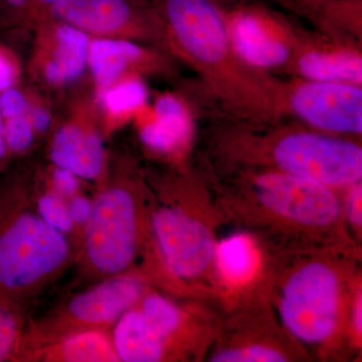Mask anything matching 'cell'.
<instances>
[{
    "label": "cell",
    "instance_id": "cell-17",
    "mask_svg": "<svg viewBox=\"0 0 362 362\" xmlns=\"http://www.w3.org/2000/svg\"><path fill=\"white\" fill-rule=\"evenodd\" d=\"M233 47L240 58L256 66H274L284 63L288 49L267 32L261 21L252 16H238L232 25Z\"/></svg>",
    "mask_w": 362,
    "mask_h": 362
},
{
    "label": "cell",
    "instance_id": "cell-1",
    "mask_svg": "<svg viewBox=\"0 0 362 362\" xmlns=\"http://www.w3.org/2000/svg\"><path fill=\"white\" fill-rule=\"evenodd\" d=\"M76 255L68 235L40 216L25 188L0 185V301L26 312Z\"/></svg>",
    "mask_w": 362,
    "mask_h": 362
},
{
    "label": "cell",
    "instance_id": "cell-22",
    "mask_svg": "<svg viewBox=\"0 0 362 362\" xmlns=\"http://www.w3.org/2000/svg\"><path fill=\"white\" fill-rule=\"evenodd\" d=\"M26 320V312L0 301V362H14Z\"/></svg>",
    "mask_w": 362,
    "mask_h": 362
},
{
    "label": "cell",
    "instance_id": "cell-26",
    "mask_svg": "<svg viewBox=\"0 0 362 362\" xmlns=\"http://www.w3.org/2000/svg\"><path fill=\"white\" fill-rule=\"evenodd\" d=\"M30 105L21 90L9 88L0 93V115L7 119L30 113Z\"/></svg>",
    "mask_w": 362,
    "mask_h": 362
},
{
    "label": "cell",
    "instance_id": "cell-10",
    "mask_svg": "<svg viewBox=\"0 0 362 362\" xmlns=\"http://www.w3.org/2000/svg\"><path fill=\"white\" fill-rule=\"evenodd\" d=\"M49 158L81 180H98L105 169V149L99 133L82 123H66L54 135Z\"/></svg>",
    "mask_w": 362,
    "mask_h": 362
},
{
    "label": "cell",
    "instance_id": "cell-16",
    "mask_svg": "<svg viewBox=\"0 0 362 362\" xmlns=\"http://www.w3.org/2000/svg\"><path fill=\"white\" fill-rule=\"evenodd\" d=\"M142 49L129 40L101 37L90 40L88 66L98 89L120 80L131 66L142 58Z\"/></svg>",
    "mask_w": 362,
    "mask_h": 362
},
{
    "label": "cell",
    "instance_id": "cell-27",
    "mask_svg": "<svg viewBox=\"0 0 362 362\" xmlns=\"http://www.w3.org/2000/svg\"><path fill=\"white\" fill-rule=\"evenodd\" d=\"M80 180L77 175L68 169L56 166L52 175V188L49 190L65 199H71L74 195L78 194Z\"/></svg>",
    "mask_w": 362,
    "mask_h": 362
},
{
    "label": "cell",
    "instance_id": "cell-3",
    "mask_svg": "<svg viewBox=\"0 0 362 362\" xmlns=\"http://www.w3.org/2000/svg\"><path fill=\"white\" fill-rule=\"evenodd\" d=\"M146 292L144 280L137 273L93 283L45 315L35 320L28 318L14 362H23L33 350L77 331L112 330Z\"/></svg>",
    "mask_w": 362,
    "mask_h": 362
},
{
    "label": "cell",
    "instance_id": "cell-25",
    "mask_svg": "<svg viewBox=\"0 0 362 362\" xmlns=\"http://www.w3.org/2000/svg\"><path fill=\"white\" fill-rule=\"evenodd\" d=\"M4 130L9 153H25L33 146L35 131L30 113L4 119Z\"/></svg>",
    "mask_w": 362,
    "mask_h": 362
},
{
    "label": "cell",
    "instance_id": "cell-9",
    "mask_svg": "<svg viewBox=\"0 0 362 362\" xmlns=\"http://www.w3.org/2000/svg\"><path fill=\"white\" fill-rule=\"evenodd\" d=\"M165 11L178 42L194 58L206 63L223 59L226 30L209 0H166Z\"/></svg>",
    "mask_w": 362,
    "mask_h": 362
},
{
    "label": "cell",
    "instance_id": "cell-23",
    "mask_svg": "<svg viewBox=\"0 0 362 362\" xmlns=\"http://www.w3.org/2000/svg\"><path fill=\"white\" fill-rule=\"evenodd\" d=\"M35 204L40 216L59 232L68 235L77 230L71 220L68 202L64 197L49 190L40 194Z\"/></svg>",
    "mask_w": 362,
    "mask_h": 362
},
{
    "label": "cell",
    "instance_id": "cell-8",
    "mask_svg": "<svg viewBox=\"0 0 362 362\" xmlns=\"http://www.w3.org/2000/svg\"><path fill=\"white\" fill-rule=\"evenodd\" d=\"M292 105L298 115L321 129L361 132L362 92L356 86L309 83L294 93Z\"/></svg>",
    "mask_w": 362,
    "mask_h": 362
},
{
    "label": "cell",
    "instance_id": "cell-4",
    "mask_svg": "<svg viewBox=\"0 0 362 362\" xmlns=\"http://www.w3.org/2000/svg\"><path fill=\"white\" fill-rule=\"evenodd\" d=\"M340 285L337 273L322 263L295 272L280 300L281 319L297 339L321 343L332 337L339 319Z\"/></svg>",
    "mask_w": 362,
    "mask_h": 362
},
{
    "label": "cell",
    "instance_id": "cell-35",
    "mask_svg": "<svg viewBox=\"0 0 362 362\" xmlns=\"http://www.w3.org/2000/svg\"><path fill=\"white\" fill-rule=\"evenodd\" d=\"M30 1L37 2V4H42V6H47L49 8V7L54 6L59 0H30Z\"/></svg>",
    "mask_w": 362,
    "mask_h": 362
},
{
    "label": "cell",
    "instance_id": "cell-31",
    "mask_svg": "<svg viewBox=\"0 0 362 362\" xmlns=\"http://www.w3.org/2000/svg\"><path fill=\"white\" fill-rule=\"evenodd\" d=\"M30 119L35 133H42L49 130L52 124V116L45 109L40 107L30 109Z\"/></svg>",
    "mask_w": 362,
    "mask_h": 362
},
{
    "label": "cell",
    "instance_id": "cell-5",
    "mask_svg": "<svg viewBox=\"0 0 362 362\" xmlns=\"http://www.w3.org/2000/svg\"><path fill=\"white\" fill-rule=\"evenodd\" d=\"M274 154L285 173L325 187H345L361 180L362 150L344 140L299 133L281 140Z\"/></svg>",
    "mask_w": 362,
    "mask_h": 362
},
{
    "label": "cell",
    "instance_id": "cell-13",
    "mask_svg": "<svg viewBox=\"0 0 362 362\" xmlns=\"http://www.w3.org/2000/svg\"><path fill=\"white\" fill-rule=\"evenodd\" d=\"M119 362L111 330L77 331L26 354L23 362Z\"/></svg>",
    "mask_w": 362,
    "mask_h": 362
},
{
    "label": "cell",
    "instance_id": "cell-19",
    "mask_svg": "<svg viewBox=\"0 0 362 362\" xmlns=\"http://www.w3.org/2000/svg\"><path fill=\"white\" fill-rule=\"evenodd\" d=\"M136 306L164 343L168 354H170L173 342L180 334L185 322L182 310L175 302L152 292L145 293Z\"/></svg>",
    "mask_w": 362,
    "mask_h": 362
},
{
    "label": "cell",
    "instance_id": "cell-30",
    "mask_svg": "<svg viewBox=\"0 0 362 362\" xmlns=\"http://www.w3.org/2000/svg\"><path fill=\"white\" fill-rule=\"evenodd\" d=\"M347 214L354 226H361V185H356L349 195Z\"/></svg>",
    "mask_w": 362,
    "mask_h": 362
},
{
    "label": "cell",
    "instance_id": "cell-6",
    "mask_svg": "<svg viewBox=\"0 0 362 362\" xmlns=\"http://www.w3.org/2000/svg\"><path fill=\"white\" fill-rule=\"evenodd\" d=\"M150 223L164 268L173 277H199L214 259L216 245L211 232L182 207H158L150 216Z\"/></svg>",
    "mask_w": 362,
    "mask_h": 362
},
{
    "label": "cell",
    "instance_id": "cell-34",
    "mask_svg": "<svg viewBox=\"0 0 362 362\" xmlns=\"http://www.w3.org/2000/svg\"><path fill=\"white\" fill-rule=\"evenodd\" d=\"M7 4H11L13 7H23L26 6L30 0H6Z\"/></svg>",
    "mask_w": 362,
    "mask_h": 362
},
{
    "label": "cell",
    "instance_id": "cell-28",
    "mask_svg": "<svg viewBox=\"0 0 362 362\" xmlns=\"http://www.w3.org/2000/svg\"><path fill=\"white\" fill-rule=\"evenodd\" d=\"M69 211H70L71 220L75 223L76 228L80 226L84 228L90 213V207H92V202L86 199L85 197L76 194L71 197L70 202H68Z\"/></svg>",
    "mask_w": 362,
    "mask_h": 362
},
{
    "label": "cell",
    "instance_id": "cell-33",
    "mask_svg": "<svg viewBox=\"0 0 362 362\" xmlns=\"http://www.w3.org/2000/svg\"><path fill=\"white\" fill-rule=\"evenodd\" d=\"M361 295H359L358 299H357L356 306H354V327H356V330L357 332H359V334L361 333V326H362V308H361Z\"/></svg>",
    "mask_w": 362,
    "mask_h": 362
},
{
    "label": "cell",
    "instance_id": "cell-24",
    "mask_svg": "<svg viewBox=\"0 0 362 362\" xmlns=\"http://www.w3.org/2000/svg\"><path fill=\"white\" fill-rule=\"evenodd\" d=\"M214 362H282L284 354L266 345L252 344L221 350L211 356Z\"/></svg>",
    "mask_w": 362,
    "mask_h": 362
},
{
    "label": "cell",
    "instance_id": "cell-29",
    "mask_svg": "<svg viewBox=\"0 0 362 362\" xmlns=\"http://www.w3.org/2000/svg\"><path fill=\"white\" fill-rule=\"evenodd\" d=\"M18 77V68L8 52L0 49V93L13 88Z\"/></svg>",
    "mask_w": 362,
    "mask_h": 362
},
{
    "label": "cell",
    "instance_id": "cell-2",
    "mask_svg": "<svg viewBox=\"0 0 362 362\" xmlns=\"http://www.w3.org/2000/svg\"><path fill=\"white\" fill-rule=\"evenodd\" d=\"M147 221L134 187L114 181L102 188L78 240L76 262L81 278L93 284L134 273Z\"/></svg>",
    "mask_w": 362,
    "mask_h": 362
},
{
    "label": "cell",
    "instance_id": "cell-12",
    "mask_svg": "<svg viewBox=\"0 0 362 362\" xmlns=\"http://www.w3.org/2000/svg\"><path fill=\"white\" fill-rule=\"evenodd\" d=\"M90 42L88 33L59 21L52 30L42 64L45 80L54 86L78 80L88 66Z\"/></svg>",
    "mask_w": 362,
    "mask_h": 362
},
{
    "label": "cell",
    "instance_id": "cell-11",
    "mask_svg": "<svg viewBox=\"0 0 362 362\" xmlns=\"http://www.w3.org/2000/svg\"><path fill=\"white\" fill-rule=\"evenodd\" d=\"M49 11L59 23L101 37H116L133 18L127 0H59Z\"/></svg>",
    "mask_w": 362,
    "mask_h": 362
},
{
    "label": "cell",
    "instance_id": "cell-21",
    "mask_svg": "<svg viewBox=\"0 0 362 362\" xmlns=\"http://www.w3.org/2000/svg\"><path fill=\"white\" fill-rule=\"evenodd\" d=\"M146 87L134 78H121L105 89L99 90V104L113 120L125 118L142 108L146 102Z\"/></svg>",
    "mask_w": 362,
    "mask_h": 362
},
{
    "label": "cell",
    "instance_id": "cell-20",
    "mask_svg": "<svg viewBox=\"0 0 362 362\" xmlns=\"http://www.w3.org/2000/svg\"><path fill=\"white\" fill-rule=\"evenodd\" d=\"M214 258L223 277L232 282H243L251 277L257 266L254 244L246 235H233L216 247Z\"/></svg>",
    "mask_w": 362,
    "mask_h": 362
},
{
    "label": "cell",
    "instance_id": "cell-15",
    "mask_svg": "<svg viewBox=\"0 0 362 362\" xmlns=\"http://www.w3.org/2000/svg\"><path fill=\"white\" fill-rule=\"evenodd\" d=\"M192 131L189 115L180 99L165 95L157 100L154 119L140 132L142 142L149 149L160 153H173L189 138Z\"/></svg>",
    "mask_w": 362,
    "mask_h": 362
},
{
    "label": "cell",
    "instance_id": "cell-7",
    "mask_svg": "<svg viewBox=\"0 0 362 362\" xmlns=\"http://www.w3.org/2000/svg\"><path fill=\"white\" fill-rule=\"evenodd\" d=\"M254 192L267 209L300 225L329 226L340 216V202L330 187L285 171L259 176Z\"/></svg>",
    "mask_w": 362,
    "mask_h": 362
},
{
    "label": "cell",
    "instance_id": "cell-18",
    "mask_svg": "<svg viewBox=\"0 0 362 362\" xmlns=\"http://www.w3.org/2000/svg\"><path fill=\"white\" fill-rule=\"evenodd\" d=\"M300 71L316 82L361 83L362 62L350 54L309 52L300 59Z\"/></svg>",
    "mask_w": 362,
    "mask_h": 362
},
{
    "label": "cell",
    "instance_id": "cell-32",
    "mask_svg": "<svg viewBox=\"0 0 362 362\" xmlns=\"http://www.w3.org/2000/svg\"><path fill=\"white\" fill-rule=\"evenodd\" d=\"M8 154L9 151L8 148H7L6 137H4V118L0 115V168H1L2 164L6 161Z\"/></svg>",
    "mask_w": 362,
    "mask_h": 362
},
{
    "label": "cell",
    "instance_id": "cell-14",
    "mask_svg": "<svg viewBox=\"0 0 362 362\" xmlns=\"http://www.w3.org/2000/svg\"><path fill=\"white\" fill-rule=\"evenodd\" d=\"M111 335L119 362H157L168 357L165 345L136 305L114 324Z\"/></svg>",
    "mask_w": 362,
    "mask_h": 362
}]
</instances>
